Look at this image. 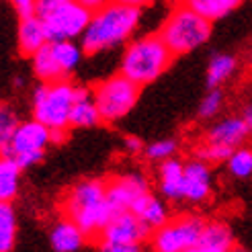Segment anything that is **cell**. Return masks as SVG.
<instances>
[{
  "label": "cell",
  "instance_id": "6da1fadb",
  "mask_svg": "<svg viewBox=\"0 0 252 252\" xmlns=\"http://www.w3.org/2000/svg\"><path fill=\"white\" fill-rule=\"evenodd\" d=\"M140 21H142V8L117 2V0L94 10L80 37V45L84 54L96 56L131 41L133 33L140 27Z\"/></svg>",
  "mask_w": 252,
  "mask_h": 252
},
{
  "label": "cell",
  "instance_id": "7a4b0ae2",
  "mask_svg": "<svg viewBox=\"0 0 252 252\" xmlns=\"http://www.w3.org/2000/svg\"><path fill=\"white\" fill-rule=\"evenodd\" d=\"M64 216L70 218L80 230L88 236V240L96 244L100 232L115 216L107 199V181L103 179H88L74 185L64 197L62 205Z\"/></svg>",
  "mask_w": 252,
  "mask_h": 252
},
{
  "label": "cell",
  "instance_id": "3957f363",
  "mask_svg": "<svg viewBox=\"0 0 252 252\" xmlns=\"http://www.w3.org/2000/svg\"><path fill=\"white\" fill-rule=\"evenodd\" d=\"M174 58L176 56L170 52L160 33H150L127 43L121 56L119 72L144 88L158 80L170 68Z\"/></svg>",
  "mask_w": 252,
  "mask_h": 252
},
{
  "label": "cell",
  "instance_id": "277c9868",
  "mask_svg": "<svg viewBox=\"0 0 252 252\" xmlns=\"http://www.w3.org/2000/svg\"><path fill=\"white\" fill-rule=\"evenodd\" d=\"M160 37L174 56H187L205 45L211 37V21L179 2L160 27Z\"/></svg>",
  "mask_w": 252,
  "mask_h": 252
},
{
  "label": "cell",
  "instance_id": "5b68a950",
  "mask_svg": "<svg viewBox=\"0 0 252 252\" xmlns=\"http://www.w3.org/2000/svg\"><path fill=\"white\" fill-rule=\"evenodd\" d=\"M74 98L76 84H72L70 78L37 84L33 91V119L41 121L49 129H68Z\"/></svg>",
  "mask_w": 252,
  "mask_h": 252
},
{
  "label": "cell",
  "instance_id": "8992f818",
  "mask_svg": "<svg viewBox=\"0 0 252 252\" xmlns=\"http://www.w3.org/2000/svg\"><path fill=\"white\" fill-rule=\"evenodd\" d=\"M84 49L74 39H49L29 58L35 78L39 82H54L70 78L84 58Z\"/></svg>",
  "mask_w": 252,
  "mask_h": 252
},
{
  "label": "cell",
  "instance_id": "52a82bcc",
  "mask_svg": "<svg viewBox=\"0 0 252 252\" xmlns=\"http://www.w3.org/2000/svg\"><path fill=\"white\" fill-rule=\"evenodd\" d=\"M35 15L43 21L49 39H78L93 12L76 0H37Z\"/></svg>",
  "mask_w": 252,
  "mask_h": 252
},
{
  "label": "cell",
  "instance_id": "ba28073f",
  "mask_svg": "<svg viewBox=\"0 0 252 252\" xmlns=\"http://www.w3.org/2000/svg\"><path fill=\"white\" fill-rule=\"evenodd\" d=\"M140 93L142 86L121 72L98 82L93 88V96L103 123H117L123 117H127L140 100Z\"/></svg>",
  "mask_w": 252,
  "mask_h": 252
},
{
  "label": "cell",
  "instance_id": "9c48e42d",
  "mask_svg": "<svg viewBox=\"0 0 252 252\" xmlns=\"http://www.w3.org/2000/svg\"><path fill=\"white\" fill-rule=\"evenodd\" d=\"M150 236L152 230L133 211H121L115 213L107 228L100 232L96 246L105 252H140Z\"/></svg>",
  "mask_w": 252,
  "mask_h": 252
},
{
  "label": "cell",
  "instance_id": "30bf717a",
  "mask_svg": "<svg viewBox=\"0 0 252 252\" xmlns=\"http://www.w3.org/2000/svg\"><path fill=\"white\" fill-rule=\"evenodd\" d=\"M49 144H52V129L47 125H43L37 119L21 121L2 156H8L10 160H15L19 168L25 170L29 166L39 164Z\"/></svg>",
  "mask_w": 252,
  "mask_h": 252
},
{
  "label": "cell",
  "instance_id": "8fae6325",
  "mask_svg": "<svg viewBox=\"0 0 252 252\" xmlns=\"http://www.w3.org/2000/svg\"><path fill=\"white\" fill-rule=\"evenodd\" d=\"M203 223L205 221L197 216L170 218L152 232L150 244L156 252H195Z\"/></svg>",
  "mask_w": 252,
  "mask_h": 252
},
{
  "label": "cell",
  "instance_id": "7c38bea8",
  "mask_svg": "<svg viewBox=\"0 0 252 252\" xmlns=\"http://www.w3.org/2000/svg\"><path fill=\"white\" fill-rule=\"evenodd\" d=\"M146 193H150V183L140 172L117 174L107 181V199L115 213L131 211L140 197H144Z\"/></svg>",
  "mask_w": 252,
  "mask_h": 252
},
{
  "label": "cell",
  "instance_id": "4fadbf2b",
  "mask_svg": "<svg viewBox=\"0 0 252 252\" xmlns=\"http://www.w3.org/2000/svg\"><path fill=\"white\" fill-rule=\"evenodd\" d=\"M211 164L201 158H193L185 162V191H183V201L189 203H203L211 195Z\"/></svg>",
  "mask_w": 252,
  "mask_h": 252
},
{
  "label": "cell",
  "instance_id": "5bb4252c",
  "mask_svg": "<svg viewBox=\"0 0 252 252\" xmlns=\"http://www.w3.org/2000/svg\"><path fill=\"white\" fill-rule=\"evenodd\" d=\"M248 135H250V127L242 115V117H223L218 123H213L205 131L203 140L209 144L221 146L225 150H236L238 146L246 142Z\"/></svg>",
  "mask_w": 252,
  "mask_h": 252
},
{
  "label": "cell",
  "instance_id": "9a60e30c",
  "mask_svg": "<svg viewBox=\"0 0 252 252\" xmlns=\"http://www.w3.org/2000/svg\"><path fill=\"white\" fill-rule=\"evenodd\" d=\"M88 242L91 240L80 230V225H76L66 216L60 221H56L52 230H49V244H52V250L56 252H76L84 248Z\"/></svg>",
  "mask_w": 252,
  "mask_h": 252
},
{
  "label": "cell",
  "instance_id": "2e32d148",
  "mask_svg": "<svg viewBox=\"0 0 252 252\" xmlns=\"http://www.w3.org/2000/svg\"><path fill=\"white\" fill-rule=\"evenodd\" d=\"M158 189L168 201H183L185 191V162L168 158L158 166Z\"/></svg>",
  "mask_w": 252,
  "mask_h": 252
},
{
  "label": "cell",
  "instance_id": "e0dca14e",
  "mask_svg": "<svg viewBox=\"0 0 252 252\" xmlns=\"http://www.w3.org/2000/svg\"><path fill=\"white\" fill-rule=\"evenodd\" d=\"M47 41H49V37L45 31V25L39 17L37 15L21 17L19 31H17V45H19L21 56L31 58L37 49L43 47Z\"/></svg>",
  "mask_w": 252,
  "mask_h": 252
},
{
  "label": "cell",
  "instance_id": "ac0fdd59",
  "mask_svg": "<svg viewBox=\"0 0 252 252\" xmlns=\"http://www.w3.org/2000/svg\"><path fill=\"white\" fill-rule=\"evenodd\" d=\"M236 240L228 223L223 221H205L201 230L195 252H230L234 250Z\"/></svg>",
  "mask_w": 252,
  "mask_h": 252
},
{
  "label": "cell",
  "instance_id": "d6986e66",
  "mask_svg": "<svg viewBox=\"0 0 252 252\" xmlns=\"http://www.w3.org/2000/svg\"><path fill=\"white\" fill-rule=\"evenodd\" d=\"M98 123H103V119L94 103L93 91L76 86V98H74V107L70 113V127H94Z\"/></svg>",
  "mask_w": 252,
  "mask_h": 252
},
{
  "label": "cell",
  "instance_id": "ffe728a7",
  "mask_svg": "<svg viewBox=\"0 0 252 252\" xmlns=\"http://www.w3.org/2000/svg\"><path fill=\"white\" fill-rule=\"evenodd\" d=\"M137 218H140L150 230H158L160 225H164L170 216H168V207L162 199H158L156 195H152V191L146 193L144 197H140V201L133 205L131 209Z\"/></svg>",
  "mask_w": 252,
  "mask_h": 252
},
{
  "label": "cell",
  "instance_id": "44dd1931",
  "mask_svg": "<svg viewBox=\"0 0 252 252\" xmlns=\"http://www.w3.org/2000/svg\"><path fill=\"white\" fill-rule=\"evenodd\" d=\"M181 2L187 4L189 8H193L195 12H199L207 21L216 23L223 17H228L230 12H234L240 6L242 0H181Z\"/></svg>",
  "mask_w": 252,
  "mask_h": 252
},
{
  "label": "cell",
  "instance_id": "7402d4cb",
  "mask_svg": "<svg viewBox=\"0 0 252 252\" xmlns=\"http://www.w3.org/2000/svg\"><path fill=\"white\" fill-rule=\"evenodd\" d=\"M238 70V60L232 54H218L209 60L207 64V86L209 88H216L221 86L223 82H228Z\"/></svg>",
  "mask_w": 252,
  "mask_h": 252
},
{
  "label": "cell",
  "instance_id": "603a6c76",
  "mask_svg": "<svg viewBox=\"0 0 252 252\" xmlns=\"http://www.w3.org/2000/svg\"><path fill=\"white\" fill-rule=\"evenodd\" d=\"M17 244V216L12 203L0 201V252H10Z\"/></svg>",
  "mask_w": 252,
  "mask_h": 252
},
{
  "label": "cell",
  "instance_id": "cb8c5ba5",
  "mask_svg": "<svg viewBox=\"0 0 252 252\" xmlns=\"http://www.w3.org/2000/svg\"><path fill=\"white\" fill-rule=\"evenodd\" d=\"M225 168L238 181L252 179V148L246 144L238 146L230 154V158L225 160Z\"/></svg>",
  "mask_w": 252,
  "mask_h": 252
},
{
  "label": "cell",
  "instance_id": "d4e9b609",
  "mask_svg": "<svg viewBox=\"0 0 252 252\" xmlns=\"http://www.w3.org/2000/svg\"><path fill=\"white\" fill-rule=\"evenodd\" d=\"M19 115L17 111L6 103H0V154H4V150L8 148L12 133L19 127Z\"/></svg>",
  "mask_w": 252,
  "mask_h": 252
},
{
  "label": "cell",
  "instance_id": "484cf974",
  "mask_svg": "<svg viewBox=\"0 0 252 252\" xmlns=\"http://www.w3.org/2000/svg\"><path fill=\"white\" fill-rule=\"evenodd\" d=\"M221 107H223V93L220 91V86L209 88V93L199 103L197 115H199V119H213L220 115Z\"/></svg>",
  "mask_w": 252,
  "mask_h": 252
},
{
  "label": "cell",
  "instance_id": "4316f807",
  "mask_svg": "<svg viewBox=\"0 0 252 252\" xmlns=\"http://www.w3.org/2000/svg\"><path fill=\"white\" fill-rule=\"evenodd\" d=\"M234 152V150H225L221 146H216V144H209L205 140H201V144L195 148V156L209 162V164H221V162H225L230 158V154Z\"/></svg>",
  "mask_w": 252,
  "mask_h": 252
},
{
  "label": "cell",
  "instance_id": "83f0119b",
  "mask_svg": "<svg viewBox=\"0 0 252 252\" xmlns=\"http://www.w3.org/2000/svg\"><path fill=\"white\" fill-rule=\"evenodd\" d=\"M176 150H179V144L174 140H158L144 148V156L152 162H164L176 154Z\"/></svg>",
  "mask_w": 252,
  "mask_h": 252
},
{
  "label": "cell",
  "instance_id": "f1b7e54d",
  "mask_svg": "<svg viewBox=\"0 0 252 252\" xmlns=\"http://www.w3.org/2000/svg\"><path fill=\"white\" fill-rule=\"evenodd\" d=\"M10 4H12V8L17 10V15H19V19H21V17H31V15H35V4H37V0H10Z\"/></svg>",
  "mask_w": 252,
  "mask_h": 252
},
{
  "label": "cell",
  "instance_id": "f546056e",
  "mask_svg": "<svg viewBox=\"0 0 252 252\" xmlns=\"http://www.w3.org/2000/svg\"><path fill=\"white\" fill-rule=\"evenodd\" d=\"M144 148H146L144 142L137 135H127L123 140V150L127 154H140V152H144Z\"/></svg>",
  "mask_w": 252,
  "mask_h": 252
},
{
  "label": "cell",
  "instance_id": "4dcf8cb0",
  "mask_svg": "<svg viewBox=\"0 0 252 252\" xmlns=\"http://www.w3.org/2000/svg\"><path fill=\"white\" fill-rule=\"evenodd\" d=\"M76 2H80L82 6H86L91 12H94V10H98V8L107 6L109 2H113V0H76Z\"/></svg>",
  "mask_w": 252,
  "mask_h": 252
},
{
  "label": "cell",
  "instance_id": "1f68e13d",
  "mask_svg": "<svg viewBox=\"0 0 252 252\" xmlns=\"http://www.w3.org/2000/svg\"><path fill=\"white\" fill-rule=\"evenodd\" d=\"M117 2L129 4V6H137V8H144V6H148V4H152L154 0H117Z\"/></svg>",
  "mask_w": 252,
  "mask_h": 252
},
{
  "label": "cell",
  "instance_id": "d6a6232c",
  "mask_svg": "<svg viewBox=\"0 0 252 252\" xmlns=\"http://www.w3.org/2000/svg\"><path fill=\"white\" fill-rule=\"evenodd\" d=\"M244 119H246V123H248V127H250V133H252V103L244 109Z\"/></svg>",
  "mask_w": 252,
  "mask_h": 252
},
{
  "label": "cell",
  "instance_id": "836d02e7",
  "mask_svg": "<svg viewBox=\"0 0 252 252\" xmlns=\"http://www.w3.org/2000/svg\"><path fill=\"white\" fill-rule=\"evenodd\" d=\"M248 64H250V68H252V49H250V56H248Z\"/></svg>",
  "mask_w": 252,
  "mask_h": 252
}]
</instances>
